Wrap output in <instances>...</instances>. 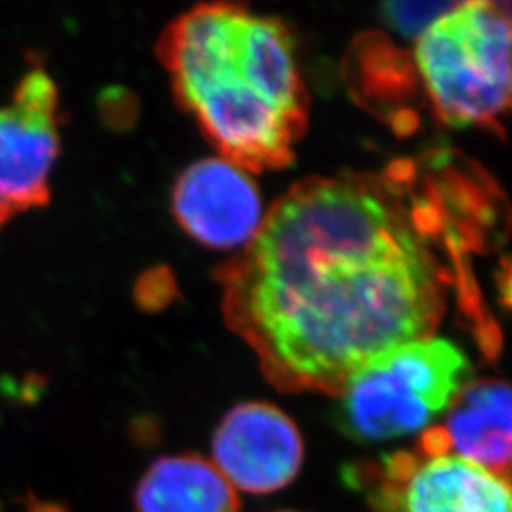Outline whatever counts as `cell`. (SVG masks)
<instances>
[{
	"mask_svg": "<svg viewBox=\"0 0 512 512\" xmlns=\"http://www.w3.org/2000/svg\"><path fill=\"white\" fill-rule=\"evenodd\" d=\"M454 4L456 2H387L382 6V18L404 37H420Z\"/></svg>",
	"mask_w": 512,
	"mask_h": 512,
	"instance_id": "obj_11",
	"label": "cell"
},
{
	"mask_svg": "<svg viewBox=\"0 0 512 512\" xmlns=\"http://www.w3.org/2000/svg\"><path fill=\"white\" fill-rule=\"evenodd\" d=\"M511 389L501 380L469 382L439 425L448 454L475 461L495 475L511 471Z\"/></svg>",
	"mask_w": 512,
	"mask_h": 512,
	"instance_id": "obj_8",
	"label": "cell"
},
{
	"mask_svg": "<svg viewBox=\"0 0 512 512\" xmlns=\"http://www.w3.org/2000/svg\"><path fill=\"white\" fill-rule=\"evenodd\" d=\"M173 211L192 238L217 249L251 243L264 222L255 183L226 158L186 167L173 190Z\"/></svg>",
	"mask_w": 512,
	"mask_h": 512,
	"instance_id": "obj_6",
	"label": "cell"
},
{
	"mask_svg": "<svg viewBox=\"0 0 512 512\" xmlns=\"http://www.w3.org/2000/svg\"><path fill=\"white\" fill-rule=\"evenodd\" d=\"M304 461L294 421L274 404L232 408L213 437V465L234 490L270 494L293 482Z\"/></svg>",
	"mask_w": 512,
	"mask_h": 512,
	"instance_id": "obj_5",
	"label": "cell"
},
{
	"mask_svg": "<svg viewBox=\"0 0 512 512\" xmlns=\"http://www.w3.org/2000/svg\"><path fill=\"white\" fill-rule=\"evenodd\" d=\"M399 505L404 512H511V480L452 454L421 456Z\"/></svg>",
	"mask_w": 512,
	"mask_h": 512,
	"instance_id": "obj_9",
	"label": "cell"
},
{
	"mask_svg": "<svg viewBox=\"0 0 512 512\" xmlns=\"http://www.w3.org/2000/svg\"><path fill=\"white\" fill-rule=\"evenodd\" d=\"M135 512H239V499L209 459L169 456L139 480Z\"/></svg>",
	"mask_w": 512,
	"mask_h": 512,
	"instance_id": "obj_10",
	"label": "cell"
},
{
	"mask_svg": "<svg viewBox=\"0 0 512 512\" xmlns=\"http://www.w3.org/2000/svg\"><path fill=\"white\" fill-rule=\"evenodd\" d=\"M471 363L444 338L387 349L338 391L336 421L359 442L399 439L427 429L469 384Z\"/></svg>",
	"mask_w": 512,
	"mask_h": 512,
	"instance_id": "obj_4",
	"label": "cell"
},
{
	"mask_svg": "<svg viewBox=\"0 0 512 512\" xmlns=\"http://www.w3.org/2000/svg\"><path fill=\"white\" fill-rule=\"evenodd\" d=\"M423 88L452 128H495L511 103V10L456 2L416 44Z\"/></svg>",
	"mask_w": 512,
	"mask_h": 512,
	"instance_id": "obj_3",
	"label": "cell"
},
{
	"mask_svg": "<svg viewBox=\"0 0 512 512\" xmlns=\"http://www.w3.org/2000/svg\"><path fill=\"white\" fill-rule=\"evenodd\" d=\"M160 52L181 103L226 160L251 171L293 160L308 93L285 23L202 4L167 27Z\"/></svg>",
	"mask_w": 512,
	"mask_h": 512,
	"instance_id": "obj_2",
	"label": "cell"
},
{
	"mask_svg": "<svg viewBox=\"0 0 512 512\" xmlns=\"http://www.w3.org/2000/svg\"><path fill=\"white\" fill-rule=\"evenodd\" d=\"M497 192L450 154L296 184L222 272L224 315L283 391L338 395L370 359L433 336Z\"/></svg>",
	"mask_w": 512,
	"mask_h": 512,
	"instance_id": "obj_1",
	"label": "cell"
},
{
	"mask_svg": "<svg viewBox=\"0 0 512 512\" xmlns=\"http://www.w3.org/2000/svg\"><path fill=\"white\" fill-rule=\"evenodd\" d=\"M0 512H2V507H0Z\"/></svg>",
	"mask_w": 512,
	"mask_h": 512,
	"instance_id": "obj_12",
	"label": "cell"
},
{
	"mask_svg": "<svg viewBox=\"0 0 512 512\" xmlns=\"http://www.w3.org/2000/svg\"><path fill=\"white\" fill-rule=\"evenodd\" d=\"M59 116L12 101L0 109V228L50 202V175L59 156Z\"/></svg>",
	"mask_w": 512,
	"mask_h": 512,
	"instance_id": "obj_7",
	"label": "cell"
}]
</instances>
